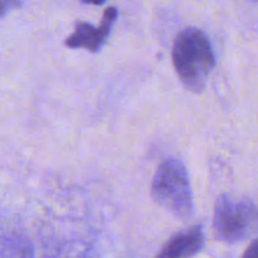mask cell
I'll list each match as a JSON object with an SVG mask.
<instances>
[{
  "mask_svg": "<svg viewBox=\"0 0 258 258\" xmlns=\"http://www.w3.org/2000/svg\"><path fill=\"white\" fill-rule=\"evenodd\" d=\"M173 63L188 90L203 91L214 67L213 50L206 34L194 28L181 32L173 48Z\"/></svg>",
  "mask_w": 258,
  "mask_h": 258,
  "instance_id": "6da1fadb",
  "label": "cell"
},
{
  "mask_svg": "<svg viewBox=\"0 0 258 258\" xmlns=\"http://www.w3.org/2000/svg\"><path fill=\"white\" fill-rule=\"evenodd\" d=\"M151 197L159 206L181 221L193 216V194L188 171L180 160L168 159L160 164L151 183Z\"/></svg>",
  "mask_w": 258,
  "mask_h": 258,
  "instance_id": "7a4b0ae2",
  "label": "cell"
},
{
  "mask_svg": "<svg viewBox=\"0 0 258 258\" xmlns=\"http://www.w3.org/2000/svg\"><path fill=\"white\" fill-rule=\"evenodd\" d=\"M213 227L221 241L238 243L258 231V209L251 202L224 194L216 203Z\"/></svg>",
  "mask_w": 258,
  "mask_h": 258,
  "instance_id": "3957f363",
  "label": "cell"
},
{
  "mask_svg": "<svg viewBox=\"0 0 258 258\" xmlns=\"http://www.w3.org/2000/svg\"><path fill=\"white\" fill-rule=\"evenodd\" d=\"M117 14L118 12L116 8H107L103 12L101 27L98 28H95L88 23H78L73 34L66 40V45L70 48H85L93 53L98 52L110 35L111 28L117 18Z\"/></svg>",
  "mask_w": 258,
  "mask_h": 258,
  "instance_id": "277c9868",
  "label": "cell"
},
{
  "mask_svg": "<svg viewBox=\"0 0 258 258\" xmlns=\"http://www.w3.org/2000/svg\"><path fill=\"white\" fill-rule=\"evenodd\" d=\"M203 231H202V227L197 226L173 237L165 244L163 251L159 253V257H191L203 248Z\"/></svg>",
  "mask_w": 258,
  "mask_h": 258,
  "instance_id": "5b68a950",
  "label": "cell"
},
{
  "mask_svg": "<svg viewBox=\"0 0 258 258\" xmlns=\"http://www.w3.org/2000/svg\"><path fill=\"white\" fill-rule=\"evenodd\" d=\"M20 0H0V17L5 15L14 8L20 7Z\"/></svg>",
  "mask_w": 258,
  "mask_h": 258,
  "instance_id": "8992f818",
  "label": "cell"
},
{
  "mask_svg": "<svg viewBox=\"0 0 258 258\" xmlns=\"http://www.w3.org/2000/svg\"><path fill=\"white\" fill-rule=\"evenodd\" d=\"M244 257H251V258H258V239L253 242L251 246L247 248V251L243 253Z\"/></svg>",
  "mask_w": 258,
  "mask_h": 258,
  "instance_id": "52a82bcc",
  "label": "cell"
},
{
  "mask_svg": "<svg viewBox=\"0 0 258 258\" xmlns=\"http://www.w3.org/2000/svg\"><path fill=\"white\" fill-rule=\"evenodd\" d=\"M86 4H93V5H101L106 2V0H82Z\"/></svg>",
  "mask_w": 258,
  "mask_h": 258,
  "instance_id": "ba28073f",
  "label": "cell"
},
{
  "mask_svg": "<svg viewBox=\"0 0 258 258\" xmlns=\"http://www.w3.org/2000/svg\"><path fill=\"white\" fill-rule=\"evenodd\" d=\"M252 2H258V0H252Z\"/></svg>",
  "mask_w": 258,
  "mask_h": 258,
  "instance_id": "9c48e42d",
  "label": "cell"
}]
</instances>
